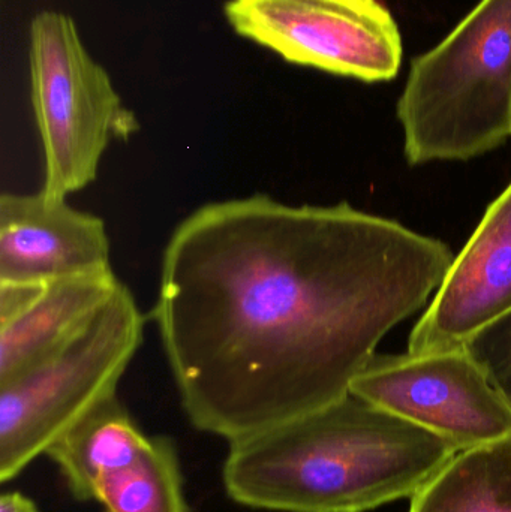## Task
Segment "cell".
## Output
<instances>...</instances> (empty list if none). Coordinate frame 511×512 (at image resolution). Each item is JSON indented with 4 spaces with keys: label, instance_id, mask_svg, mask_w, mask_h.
Listing matches in <instances>:
<instances>
[{
    "label": "cell",
    "instance_id": "obj_1",
    "mask_svg": "<svg viewBox=\"0 0 511 512\" xmlns=\"http://www.w3.org/2000/svg\"><path fill=\"white\" fill-rule=\"evenodd\" d=\"M453 259L348 203L198 207L165 246L150 315L186 417L233 442L339 402Z\"/></svg>",
    "mask_w": 511,
    "mask_h": 512
},
{
    "label": "cell",
    "instance_id": "obj_2",
    "mask_svg": "<svg viewBox=\"0 0 511 512\" xmlns=\"http://www.w3.org/2000/svg\"><path fill=\"white\" fill-rule=\"evenodd\" d=\"M459 451L348 394L320 411L230 442L236 504L279 512H363L413 498Z\"/></svg>",
    "mask_w": 511,
    "mask_h": 512
},
{
    "label": "cell",
    "instance_id": "obj_3",
    "mask_svg": "<svg viewBox=\"0 0 511 512\" xmlns=\"http://www.w3.org/2000/svg\"><path fill=\"white\" fill-rule=\"evenodd\" d=\"M411 165L467 161L511 137V0H480L411 62L399 96Z\"/></svg>",
    "mask_w": 511,
    "mask_h": 512
},
{
    "label": "cell",
    "instance_id": "obj_4",
    "mask_svg": "<svg viewBox=\"0 0 511 512\" xmlns=\"http://www.w3.org/2000/svg\"><path fill=\"white\" fill-rule=\"evenodd\" d=\"M146 316L128 286L68 343L0 382V481L20 475L117 387L144 342Z\"/></svg>",
    "mask_w": 511,
    "mask_h": 512
},
{
    "label": "cell",
    "instance_id": "obj_5",
    "mask_svg": "<svg viewBox=\"0 0 511 512\" xmlns=\"http://www.w3.org/2000/svg\"><path fill=\"white\" fill-rule=\"evenodd\" d=\"M30 86L44 153L41 191L66 200L98 177L114 140L140 129L107 71L81 44L74 21L62 12H39L30 24Z\"/></svg>",
    "mask_w": 511,
    "mask_h": 512
},
{
    "label": "cell",
    "instance_id": "obj_6",
    "mask_svg": "<svg viewBox=\"0 0 511 512\" xmlns=\"http://www.w3.org/2000/svg\"><path fill=\"white\" fill-rule=\"evenodd\" d=\"M237 35L294 63L363 83L398 77L401 30L381 0H228Z\"/></svg>",
    "mask_w": 511,
    "mask_h": 512
},
{
    "label": "cell",
    "instance_id": "obj_7",
    "mask_svg": "<svg viewBox=\"0 0 511 512\" xmlns=\"http://www.w3.org/2000/svg\"><path fill=\"white\" fill-rule=\"evenodd\" d=\"M350 393L458 451L511 438V408L465 346L429 354H375Z\"/></svg>",
    "mask_w": 511,
    "mask_h": 512
},
{
    "label": "cell",
    "instance_id": "obj_8",
    "mask_svg": "<svg viewBox=\"0 0 511 512\" xmlns=\"http://www.w3.org/2000/svg\"><path fill=\"white\" fill-rule=\"evenodd\" d=\"M511 313V183L453 259L408 337V352L452 351Z\"/></svg>",
    "mask_w": 511,
    "mask_h": 512
},
{
    "label": "cell",
    "instance_id": "obj_9",
    "mask_svg": "<svg viewBox=\"0 0 511 512\" xmlns=\"http://www.w3.org/2000/svg\"><path fill=\"white\" fill-rule=\"evenodd\" d=\"M105 222L62 198L0 197V283H39L110 270Z\"/></svg>",
    "mask_w": 511,
    "mask_h": 512
},
{
    "label": "cell",
    "instance_id": "obj_10",
    "mask_svg": "<svg viewBox=\"0 0 511 512\" xmlns=\"http://www.w3.org/2000/svg\"><path fill=\"white\" fill-rule=\"evenodd\" d=\"M122 282L113 268L39 283H0V382L77 336Z\"/></svg>",
    "mask_w": 511,
    "mask_h": 512
},
{
    "label": "cell",
    "instance_id": "obj_11",
    "mask_svg": "<svg viewBox=\"0 0 511 512\" xmlns=\"http://www.w3.org/2000/svg\"><path fill=\"white\" fill-rule=\"evenodd\" d=\"M149 442L114 397L78 421L45 456L56 463L71 495L89 502L95 501L102 478L135 462Z\"/></svg>",
    "mask_w": 511,
    "mask_h": 512
},
{
    "label": "cell",
    "instance_id": "obj_12",
    "mask_svg": "<svg viewBox=\"0 0 511 512\" xmlns=\"http://www.w3.org/2000/svg\"><path fill=\"white\" fill-rule=\"evenodd\" d=\"M408 512H511V438L459 451L411 498Z\"/></svg>",
    "mask_w": 511,
    "mask_h": 512
},
{
    "label": "cell",
    "instance_id": "obj_13",
    "mask_svg": "<svg viewBox=\"0 0 511 512\" xmlns=\"http://www.w3.org/2000/svg\"><path fill=\"white\" fill-rule=\"evenodd\" d=\"M95 501L105 512H189L176 445L150 438L135 462L102 478Z\"/></svg>",
    "mask_w": 511,
    "mask_h": 512
},
{
    "label": "cell",
    "instance_id": "obj_14",
    "mask_svg": "<svg viewBox=\"0 0 511 512\" xmlns=\"http://www.w3.org/2000/svg\"><path fill=\"white\" fill-rule=\"evenodd\" d=\"M465 349L511 408V313L471 337Z\"/></svg>",
    "mask_w": 511,
    "mask_h": 512
},
{
    "label": "cell",
    "instance_id": "obj_15",
    "mask_svg": "<svg viewBox=\"0 0 511 512\" xmlns=\"http://www.w3.org/2000/svg\"><path fill=\"white\" fill-rule=\"evenodd\" d=\"M0 512H39L35 502L18 492L3 493Z\"/></svg>",
    "mask_w": 511,
    "mask_h": 512
}]
</instances>
